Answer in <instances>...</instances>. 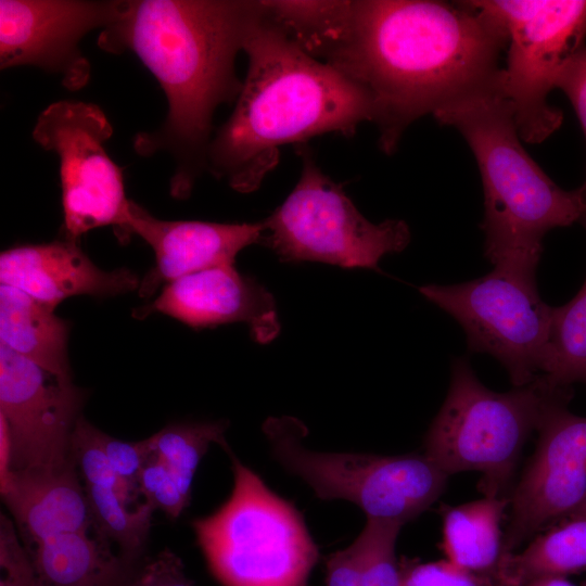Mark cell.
<instances>
[{
    "mask_svg": "<svg viewBox=\"0 0 586 586\" xmlns=\"http://www.w3.org/2000/svg\"><path fill=\"white\" fill-rule=\"evenodd\" d=\"M524 586H575L566 579V577L561 576H546L536 578Z\"/></svg>",
    "mask_w": 586,
    "mask_h": 586,
    "instance_id": "cell-33",
    "label": "cell"
},
{
    "mask_svg": "<svg viewBox=\"0 0 586 586\" xmlns=\"http://www.w3.org/2000/svg\"><path fill=\"white\" fill-rule=\"evenodd\" d=\"M0 484L25 549L62 533L95 532L74 460L53 472H10Z\"/></svg>",
    "mask_w": 586,
    "mask_h": 586,
    "instance_id": "cell-18",
    "label": "cell"
},
{
    "mask_svg": "<svg viewBox=\"0 0 586 586\" xmlns=\"http://www.w3.org/2000/svg\"><path fill=\"white\" fill-rule=\"evenodd\" d=\"M113 135L105 113L94 103L60 100L37 117L31 137L59 160L65 237L77 240L112 226L119 240L129 238L130 201L122 169L104 143Z\"/></svg>",
    "mask_w": 586,
    "mask_h": 586,
    "instance_id": "cell-11",
    "label": "cell"
},
{
    "mask_svg": "<svg viewBox=\"0 0 586 586\" xmlns=\"http://www.w3.org/2000/svg\"><path fill=\"white\" fill-rule=\"evenodd\" d=\"M233 488L192 527L222 586H308L319 550L294 504L272 492L231 451Z\"/></svg>",
    "mask_w": 586,
    "mask_h": 586,
    "instance_id": "cell-6",
    "label": "cell"
},
{
    "mask_svg": "<svg viewBox=\"0 0 586 586\" xmlns=\"http://www.w3.org/2000/svg\"><path fill=\"white\" fill-rule=\"evenodd\" d=\"M434 117L462 135L479 166L486 258L494 267L535 278L546 233L586 213V187L563 190L530 156L499 78Z\"/></svg>",
    "mask_w": 586,
    "mask_h": 586,
    "instance_id": "cell-4",
    "label": "cell"
},
{
    "mask_svg": "<svg viewBox=\"0 0 586 586\" xmlns=\"http://www.w3.org/2000/svg\"><path fill=\"white\" fill-rule=\"evenodd\" d=\"M507 37L499 88L510 104L521 139L540 143L562 124L548 94L585 47L586 0H474Z\"/></svg>",
    "mask_w": 586,
    "mask_h": 586,
    "instance_id": "cell-9",
    "label": "cell"
},
{
    "mask_svg": "<svg viewBox=\"0 0 586 586\" xmlns=\"http://www.w3.org/2000/svg\"><path fill=\"white\" fill-rule=\"evenodd\" d=\"M583 586H586V579L583 582Z\"/></svg>",
    "mask_w": 586,
    "mask_h": 586,
    "instance_id": "cell-35",
    "label": "cell"
},
{
    "mask_svg": "<svg viewBox=\"0 0 586 586\" xmlns=\"http://www.w3.org/2000/svg\"><path fill=\"white\" fill-rule=\"evenodd\" d=\"M1 284L17 288L52 310L75 295L114 296L138 290L139 277L127 268H99L77 240L8 249L0 255Z\"/></svg>",
    "mask_w": 586,
    "mask_h": 586,
    "instance_id": "cell-17",
    "label": "cell"
},
{
    "mask_svg": "<svg viewBox=\"0 0 586 586\" xmlns=\"http://www.w3.org/2000/svg\"><path fill=\"white\" fill-rule=\"evenodd\" d=\"M557 88L569 98L586 139V47L564 68ZM583 184L586 187V179Z\"/></svg>",
    "mask_w": 586,
    "mask_h": 586,
    "instance_id": "cell-32",
    "label": "cell"
},
{
    "mask_svg": "<svg viewBox=\"0 0 586 586\" xmlns=\"http://www.w3.org/2000/svg\"><path fill=\"white\" fill-rule=\"evenodd\" d=\"M573 517H586V499L569 518Z\"/></svg>",
    "mask_w": 586,
    "mask_h": 586,
    "instance_id": "cell-34",
    "label": "cell"
},
{
    "mask_svg": "<svg viewBox=\"0 0 586 586\" xmlns=\"http://www.w3.org/2000/svg\"><path fill=\"white\" fill-rule=\"evenodd\" d=\"M419 291L460 323L470 352L489 354L504 365L514 387L540 374L553 307L540 298L535 278L494 267L468 282Z\"/></svg>",
    "mask_w": 586,
    "mask_h": 586,
    "instance_id": "cell-10",
    "label": "cell"
},
{
    "mask_svg": "<svg viewBox=\"0 0 586 586\" xmlns=\"http://www.w3.org/2000/svg\"><path fill=\"white\" fill-rule=\"evenodd\" d=\"M402 524L367 519L354 542L324 560V586H402L396 542Z\"/></svg>",
    "mask_w": 586,
    "mask_h": 586,
    "instance_id": "cell-23",
    "label": "cell"
},
{
    "mask_svg": "<svg viewBox=\"0 0 586 586\" xmlns=\"http://www.w3.org/2000/svg\"><path fill=\"white\" fill-rule=\"evenodd\" d=\"M82 403V391L72 378L0 343V418L10 438V472H53L68 466Z\"/></svg>",
    "mask_w": 586,
    "mask_h": 586,
    "instance_id": "cell-12",
    "label": "cell"
},
{
    "mask_svg": "<svg viewBox=\"0 0 586 586\" xmlns=\"http://www.w3.org/2000/svg\"><path fill=\"white\" fill-rule=\"evenodd\" d=\"M579 222L586 230V213ZM540 374L562 386L578 381L586 383V280L569 303L553 308Z\"/></svg>",
    "mask_w": 586,
    "mask_h": 586,
    "instance_id": "cell-25",
    "label": "cell"
},
{
    "mask_svg": "<svg viewBox=\"0 0 586 586\" xmlns=\"http://www.w3.org/2000/svg\"><path fill=\"white\" fill-rule=\"evenodd\" d=\"M128 234H137L154 252L155 266L141 280L138 293L151 296L163 283L221 265H233L246 246L262 242L264 222L225 224L164 220L130 201Z\"/></svg>",
    "mask_w": 586,
    "mask_h": 586,
    "instance_id": "cell-16",
    "label": "cell"
},
{
    "mask_svg": "<svg viewBox=\"0 0 586 586\" xmlns=\"http://www.w3.org/2000/svg\"><path fill=\"white\" fill-rule=\"evenodd\" d=\"M258 11L255 0H117L114 17L101 29L98 47L133 53L166 95L164 123L138 133L133 149L142 156H171L176 199L188 198L206 171L213 117L240 93L235 59Z\"/></svg>",
    "mask_w": 586,
    "mask_h": 586,
    "instance_id": "cell-2",
    "label": "cell"
},
{
    "mask_svg": "<svg viewBox=\"0 0 586 586\" xmlns=\"http://www.w3.org/2000/svg\"><path fill=\"white\" fill-rule=\"evenodd\" d=\"M402 586H495L492 578L477 575L449 560L419 562L403 559Z\"/></svg>",
    "mask_w": 586,
    "mask_h": 586,
    "instance_id": "cell-28",
    "label": "cell"
},
{
    "mask_svg": "<svg viewBox=\"0 0 586 586\" xmlns=\"http://www.w3.org/2000/svg\"><path fill=\"white\" fill-rule=\"evenodd\" d=\"M537 432L535 451L509 498L504 555L553 520L569 518L586 499V417L558 405Z\"/></svg>",
    "mask_w": 586,
    "mask_h": 586,
    "instance_id": "cell-13",
    "label": "cell"
},
{
    "mask_svg": "<svg viewBox=\"0 0 586 586\" xmlns=\"http://www.w3.org/2000/svg\"><path fill=\"white\" fill-rule=\"evenodd\" d=\"M509 498L487 497L443 508V549L447 560L493 579L504 556L500 530ZM496 586V584H495Z\"/></svg>",
    "mask_w": 586,
    "mask_h": 586,
    "instance_id": "cell-21",
    "label": "cell"
},
{
    "mask_svg": "<svg viewBox=\"0 0 586 586\" xmlns=\"http://www.w3.org/2000/svg\"><path fill=\"white\" fill-rule=\"evenodd\" d=\"M571 386L539 374L498 393L483 385L464 358L451 366L450 385L424 438V454L448 475L477 471L487 497H506L522 448L546 415L568 405Z\"/></svg>",
    "mask_w": 586,
    "mask_h": 586,
    "instance_id": "cell-5",
    "label": "cell"
},
{
    "mask_svg": "<svg viewBox=\"0 0 586 586\" xmlns=\"http://www.w3.org/2000/svg\"><path fill=\"white\" fill-rule=\"evenodd\" d=\"M0 586H42L13 521L1 513Z\"/></svg>",
    "mask_w": 586,
    "mask_h": 586,
    "instance_id": "cell-29",
    "label": "cell"
},
{
    "mask_svg": "<svg viewBox=\"0 0 586 586\" xmlns=\"http://www.w3.org/2000/svg\"><path fill=\"white\" fill-rule=\"evenodd\" d=\"M101 445L113 472L127 492L137 500L141 495L139 476L149 456L144 440L123 441L101 431Z\"/></svg>",
    "mask_w": 586,
    "mask_h": 586,
    "instance_id": "cell-30",
    "label": "cell"
},
{
    "mask_svg": "<svg viewBox=\"0 0 586 586\" xmlns=\"http://www.w3.org/2000/svg\"><path fill=\"white\" fill-rule=\"evenodd\" d=\"M116 8L117 0H1V69L35 66L60 76L69 90L85 87L91 65L79 42L107 26Z\"/></svg>",
    "mask_w": 586,
    "mask_h": 586,
    "instance_id": "cell-14",
    "label": "cell"
},
{
    "mask_svg": "<svg viewBox=\"0 0 586 586\" xmlns=\"http://www.w3.org/2000/svg\"><path fill=\"white\" fill-rule=\"evenodd\" d=\"M265 14L306 54L330 64L352 23L353 1H260Z\"/></svg>",
    "mask_w": 586,
    "mask_h": 586,
    "instance_id": "cell-24",
    "label": "cell"
},
{
    "mask_svg": "<svg viewBox=\"0 0 586 586\" xmlns=\"http://www.w3.org/2000/svg\"><path fill=\"white\" fill-rule=\"evenodd\" d=\"M301 176L283 203L264 222L262 243L282 262H321L343 268L377 269L381 258L410 242L408 225L398 219L369 221L342 184L318 166L306 145Z\"/></svg>",
    "mask_w": 586,
    "mask_h": 586,
    "instance_id": "cell-8",
    "label": "cell"
},
{
    "mask_svg": "<svg viewBox=\"0 0 586 586\" xmlns=\"http://www.w3.org/2000/svg\"><path fill=\"white\" fill-rule=\"evenodd\" d=\"M585 569L586 517H573L534 538L521 552L504 555L495 584L524 586L536 578L566 577Z\"/></svg>",
    "mask_w": 586,
    "mask_h": 586,
    "instance_id": "cell-22",
    "label": "cell"
},
{
    "mask_svg": "<svg viewBox=\"0 0 586 586\" xmlns=\"http://www.w3.org/2000/svg\"><path fill=\"white\" fill-rule=\"evenodd\" d=\"M123 586H196L178 556L168 549L136 566Z\"/></svg>",
    "mask_w": 586,
    "mask_h": 586,
    "instance_id": "cell-31",
    "label": "cell"
},
{
    "mask_svg": "<svg viewBox=\"0 0 586 586\" xmlns=\"http://www.w3.org/2000/svg\"><path fill=\"white\" fill-rule=\"evenodd\" d=\"M247 69L234 109L213 136L206 171L240 193L259 188L280 148L373 122L367 90L298 48L259 11L246 35Z\"/></svg>",
    "mask_w": 586,
    "mask_h": 586,
    "instance_id": "cell-3",
    "label": "cell"
},
{
    "mask_svg": "<svg viewBox=\"0 0 586 586\" xmlns=\"http://www.w3.org/2000/svg\"><path fill=\"white\" fill-rule=\"evenodd\" d=\"M161 313L191 328L230 322L249 324L253 339L265 344L280 332L270 292L233 265L199 270L168 282L150 304L133 311L137 318Z\"/></svg>",
    "mask_w": 586,
    "mask_h": 586,
    "instance_id": "cell-15",
    "label": "cell"
},
{
    "mask_svg": "<svg viewBox=\"0 0 586 586\" xmlns=\"http://www.w3.org/2000/svg\"><path fill=\"white\" fill-rule=\"evenodd\" d=\"M264 433L275 459L322 500L343 499L367 519L402 525L430 508L448 474L424 453L381 456L314 451L304 446L306 426L296 418H269Z\"/></svg>",
    "mask_w": 586,
    "mask_h": 586,
    "instance_id": "cell-7",
    "label": "cell"
},
{
    "mask_svg": "<svg viewBox=\"0 0 586 586\" xmlns=\"http://www.w3.org/2000/svg\"><path fill=\"white\" fill-rule=\"evenodd\" d=\"M26 551L42 586H123L136 568L91 532L54 535Z\"/></svg>",
    "mask_w": 586,
    "mask_h": 586,
    "instance_id": "cell-19",
    "label": "cell"
},
{
    "mask_svg": "<svg viewBox=\"0 0 586 586\" xmlns=\"http://www.w3.org/2000/svg\"><path fill=\"white\" fill-rule=\"evenodd\" d=\"M226 421L171 423L144 440L149 454L174 474L183 493L191 498L198 467L211 444H226Z\"/></svg>",
    "mask_w": 586,
    "mask_h": 586,
    "instance_id": "cell-26",
    "label": "cell"
},
{
    "mask_svg": "<svg viewBox=\"0 0 586 586\" xmlns=\"http://www.w3.org/2000/svg\"><path fill=\"white\" fill-rule=\"evenodd\" d=\"M68 323L22 290L0 285V343L53 372L72 378Z\"/></svg>",
    "mask_w": 586,
    "mask_h": 586,
    "instance_id": "cell-20",
    "label": "cell"
},
{
    "mask_svg": "<svg viewBox=\"0 0 586 586\" xmlns=\"http://www.w3.org/2000/svg\"><path fill=\"white\" fill-rule=\"evenodd\" d=\"M139 488L144 501L171 519L179 518L190 502L174 474L151 454L142 467Z\"/></svg>",
    "mask_w": 586,
    "mask_h": 586,
    "instance_id": "cell-27",
    "label": "cell"
},
{
    "mask_svg": "<svg viewBox=\"0 0 586 586\" xmlns=\"http://www.w3.org/2000/svg\"><path fill=\"white\" fill-rule=\"evenodd\" d=\"M506 46L499 22L474 0H354L329 65L367 90L391 154L416 119L493 86Z\"/></svg>",
    "mask_w": 586,
    "mask_h": 586,
    "instance_id": "cell-1",
    "label": "cell"
}]
</instances>
